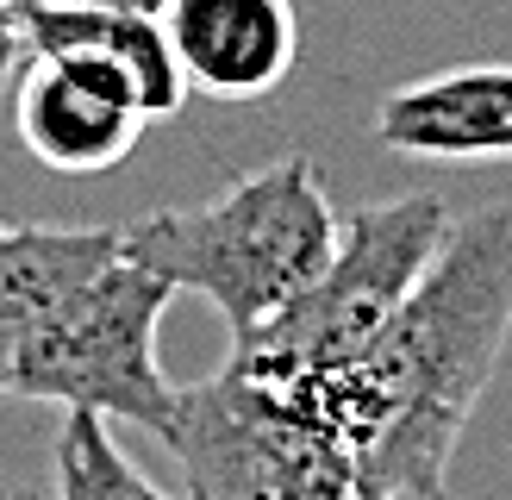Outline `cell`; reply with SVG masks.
<instances>
[{
    "label": "cell",
    "mask_w": 512,
    "mask_h": 500,
    "mask_svg": "<svg viewBox=\"0 0 512 500\" xmlns=\"http://www.w3.org/2000/svg\"><path fill=\"white\" fill-rule=\"evenodd\" d=\"M512 338V207H488L438 244L394 319L338 369L300 382L356 469V500L450 494V463Z\"/></svg>",
    "instance_id": "1"
},
{
    "label": "cell",
    "mask_w": 512,
    "mask_h": 500,
    "mask_svg": "<svg viewBox=\"0 0 512 500\" xmlns=\"http://www.w3.org/2000/svg\"><path fill=\"white\" fill-rule=\"evenodd\" d=\"M331 244H338V213L319 163L300 150L238 175L200 207H157L119 225L125 257L163 275L175 294L213 300L219 319L232 325V344L269 325L313 282Z\"/></svg>",
    "instance_id": "2"
},
{
    "label": "cell",
    "mask_w": 512,
    "mask_h": 500,
    "mask_svg": "<svg viewBox=\"0 0 512 500\" xmlns=\"http://www.w3.org/2000/svg\"><path fill=\"white\" fill-rule=\"evenodd\" d=\"M175 288L119 250L50 313L0 394L44 400L63 413H100L107 425H138L150 438L175 432V388L157 363V325Z\"/></svg>",
    "instance_id": "3"
},
{
    "label": "cell",
    "mask_w": 512,
    "mask_h": 500,
    "mask_svg": "<svg viewBox=\"0 0 512 500\" xmlns=\"http://www.w3.org/2000/svg\"><path fill=\"white\" fill-rule=\"evenodd\" d=\"M188 500H356V469L300 382L256 375L225 357L219 375L175 394Z\"/></svg>",
    "instance_id": "4"
},
{
    "label": "cell",
    "mask_w": 512,
    "mask_h": 500,
    "mask_svg": "<svg viewBox=\"0 0 512 500\" xmlns=\"http://www.w3.org/2000/svg\"><path fill=\"white\" fill-rule=\"evenodd\" d=\"M444 232L450 207L438 194H394L356 207L350 219H338V244L325 269L269 325L232 344V363L256 375H313L350 363L431 269Z\"/></svg>",
    "instance_id": "5"
},
{
    "label": "cell",
    "mask_w": 512,
    "mask_h": 500,
    "mask_svg": "<svg viewBox=\"0 0 512 500\" xmlns=\"http://www.w3.org/2000/svg\"><path fill=\"white\" fill-rule=\"evenodd\" d=\"M13 132L57 175H107L138 150L150 119L132 82L94 57H25Z\"/></svg>",
    "instance_id": "6"
},
{
    "label": "cell",
    "mask_w": 512,
    "mask_h": 500,
    "mask_svg": "<svg viewBox=\"0 0 512 500\" xmlns=\"http://www.w3.org/2000/svg\"><path fill=\"white\" fill-rule=\"evenodd\" d=\"M369 132L419 163H512V63H463L381 94Z\"/></svg>",
    "instance_id": "7"
},
{
    "label": "cell",
    "mask_w": 512,
    "mask_h": 500,
    "mask_svg": "<svg viewBox=\"0 0 512 500\" xmlns=\"http://www.w3.org/2000/svg\"><path fill=\"white\" fill-rule=\"evenodd\" d=\"M157 19L182 82L213 100H263L300 57L294 0H163Z\"/></svg>",
    "instance_id": "8"
},
{
    "label": "cell",
    "mask_w": 512,
    "mask_h": 500,
    "mask_svg": "<svg viewBox=\"0 0 512 500\" xmlns=\"http://www.w3.org/2000/svg\"><path fill=\"white\" fill-rule=\"evenodd\" d=\"M25 50L32 57H94L119 69L132 82L144 119H175L188 100L182 63L163 38L157 13H132V7H75V0H38L25 13Z\"/></svg>",
    "instance_id": "9"
},
{
    "label": "cell",
    "mask_w": 512,
    "mask_h": 500,
    "mask_svg": "<svg viewBox=\"0 0 512 500\" xmlns=\"http://www.w3.org/2000/svg\"><path fill=\"white\" fill-rule=\"evenodd\" d=\"M119 257V225H0V388L32 332Z\"/></svg>",
    "instance_id": "10"
},
{
    "label": "cell",
    "mask_w": 512,
    "mask_h": 500,
    "mask_svg": "<svg viewBox=\"0 0 512 500\" xmlns=\"http://www.w3.org/2000/svg\"><path fill=\"white\" fill-rule=\"evenodd\" d=\"M50 500H175L119 450L100 413H63L50 450Z\"/></svg>",
    "instance_id": "11"
},
{
    "label": "cell",
    "mask_w": 512,
    "mask_h": 500,
    "mask_svg": "<svg viewBox=\"0 0 512 500\" xmlns=\"http://www.w3.org/2000/svg\"><path fill=\"white\" fill-rule=\"evenodd\" d=\"M25 57H32V50H25V13L13 7V0H0V94L13 88V75L25 69Z\"/></svg>",
    "instance_id": "12"
},
{
    "label": "cell",
    "mask_w": 512,
    "mask_h": 500,
    "mask_svg": "<svg viewBox=\"0 0 512 500\" xmlns=\"http://www.w3.org/2000/svg\"><path fill=\"white\" fill-rule=\"evenodd\" d=\"M75 7H132V13H157L163 0H75Z\"/></svg>",
    "instance_id": "13"
},
{
    "label": "cell",
    "mask_w": 512,
    "mask_h": 500,
    "mask_svg": "<svg viewBox=\"0 0 512 500\" xmlns=\"http://www.w3.org/2000/svg\"><path fill=\"white\" fill-rule=\"evenodd\" d=\"M0 500H50V494H38V488H19V494H0Z\"/></svg>",
    "instance_id": "14"
},
{
    "label": "cell",
    "mask_w": 512,
    "mask_h": 500,
    "mask_svg": "<svg viewBox=\"0 0 512 500\" xmlns=\"http://www.w3.org/2000/svg\"><path fill=\"white\" fill-rule=\"evenodd\" d=\"M13 7H19V13H32V7H38V0H13Z\"/></svg>",
    "instance_id": "15"
},
{
    "label": "cell",
    "mask_w": 512,
    "mask_h": 500,
    "mask_svg": "<svg viewBox=\"0 0 512 500\" xmlns=\"http://www.w3.org/2000/svg\"><path fill=\"white\" fill-rule=\"evenodd\" d=\"M431 500H450V494H431Z\"/></svg>",
    "instance_id": "16"
}]
</instances>
